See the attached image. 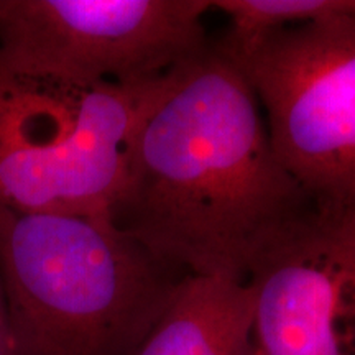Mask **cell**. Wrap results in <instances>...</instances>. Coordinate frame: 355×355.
I'll use <instances>...</instances> for the list:
<instances>
[{
	"label": "cell",
	"mask_w": 355,
	"mask_h": 355,
	"mask_svg": "<svg viewBox=\"0 0 355 355\" xmlns=\"http://www.w3.org/2000/svg\"><path fill=\"white\" fill-rule=\"evenodd\" d=\"M260 112L222 42L168 71L132 139L115 225L178 273L247 282L316 211L275 157Z\"/></svg>",
	"instance_id": "cell-1"
},
{
	"label": "cell",
	"mask_w": 355,
	"mask_h": 355,
	"mask_svg": "<svg viewBox=\"0 0 355 355\" xmlns=\"http://www.w3.org/2000/svg\"><path fill=\"white\" fill-rule=\"evenodd\" d=\"M0 277L15 355H133L188 275L112 217L0 206Z\"/></svg>",
	"instance_id": "cell-2"
},
{
	"label": "cell",
	"mask_w": 355,
	"mask_h": 355,
	"mask_svg": "<svg viewBox=\"0 0 355 355\" xmlns=\"http://www.w3.org/2000/svg\"><path fill=\"white\" fill-rule=\"evenodd\" d=\"M163 76L83 84L0 50V206L112 217L132 139Z\"/></svg>",
	"instance_id": "cell-3"
},
{
	"label": "cell",
	"mask_w": 355,
	"mask_h": 355,
	"mask_svg": "<svg viewBox=\"0 0 355 355\" xmlns=\"http://www.w3.org/2000/svg\"><path fill=\"white\" fill-rule=\"evenodd\" d=\"M220 42L265 110L279 165L318 212L355 220V17Z\"/></svg>",
	"instance_id": "cell-4"
},
{
	"label": "cell",
	"mask_w": 355,
	"mask_h": 355,
	"mask_svg": "<svg viewBox=\"0 0 355 355\" xmlns=\"http://www.w3.org/2000/svg\"><path fill=\"white\" fill-rule=\"evenodd\" d=\"M211 0H0V50L83 84L159 78L211 42Z\"/></svg>",
	"instance_id": "cell-5"
},
{
	"label": "cell",
	"mask_w": 355,
	"mask_h": 355,
	"mask_svg": "<svg viewBox=\"0 0 355 355\" xmlns=\"http://www.w3.org/2000/svg\"><path fill=\"white\" fill-rule=\"evenodd\" d=\"M254 355H355V220L313 211L257 260Z\"/></svg>",
	"instance_id": "cell-6"
},
{
	"label": "cell",
	"mask_w": 355,
	"mask_h": 355,
	"mask_svg": "<svg viewBox=\"0 0 355 355\" xmlns=\"http://www.w3.org/2000/svg\"><path fill=\"white\" fill-rule=\"evenodd\" d=\"M252 326L247 282L188 275L133 355H254Z\"/></svg>",
	"instance_id": "cell-7"
},
{
	"label": "cell",
	"mask_w": 355,
	"mask_h": 355,
	"mask_svg": "<svg viewBox=\"0 0 355 355\" xmlns=\"http://www.w3.org/2000/svg\"><path fill=\"white\" fill-rule=\"evenodd\" d=\"M230 19L229 40H248L283 26L355 17V0H211Z\"/></svg>",
	"instance_id": "cell-8"
},
{
	"label": "cell",
	"mask_w": 355,
	"mask_h": 355,
	"mask_svg": "<svg viewBox=\"0 0 355 355\" xmlns=\"http://www.w3.org/2000/svg\"><path fill=\"white\" fill-rule=\"evenodd\" d=\"M0 355H15V345H13L10 319H8L7 300L2 285V277H0Z\"/></svg>",
	"instance_id": "cell-9"
}]
</instances>
